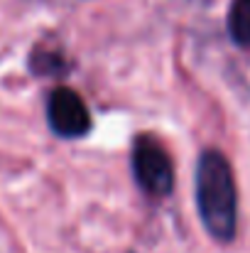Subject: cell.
<instances>
[{
  "label": "cell",
  "mask_w": 250,
  "mask_h": 253,
  "mask_svg": "<svg viewBox=\"0 0 250 253\" xmlns=\"http://www.w3.org/2000/svg\"><path fill=\"white\" fill-rule=\"evenodd\" d=\"M196 207L206 231L216 241H233L238 221V192L226 155L206 150L196 165Z\"/></svg>",
  "instance_id": "cell-1"
},
{
  "label": "cell",
  "mask_w": 250,
  "mask_h": 253,
  "mask_svg": "<svg viewBox=\"0 0 250 253\" xmlns=\"http://www.w3.org/2000/svg\"><path fill=\"white\" fill-rule=\"evenodd\" d=\"M133 172L138 184L152 197H167L174 189V165L152 135H138L133 143Z\"/></svg>",
  "instance_id": "cell-2"
},
{
  "label": "cell",
  "mask_w": 250,
  "mask_h": 253,
  "mask_svg": "<svg viewBox=\"0 0 250 253\" xmlns=\"http://www.w3.org/2000/svg\"><path fill=\"white\" fill-rule=\"evenodd\" d=\"M47 121L59 138H81L91 130V113L86 103L76 91L67 86H59L49 93Z\"/></svg>",
  "instance_id": "cell-3"
},
{
  "label": "cell",
  "mask_w": 250,
  "mask_h": 253,
  "mask_svg": "<svg viewBox=\"0 0 250 253\" xmlns=\"http://www.w3.org/2000/svg\"><path fill=\"white\" fill-rule=\"evenodd\" d=\"M228 32L236 44L250 47V0H236L228 12Z\"/></svg>",
  "instance_id": "cell-4"
}]
</instances>
